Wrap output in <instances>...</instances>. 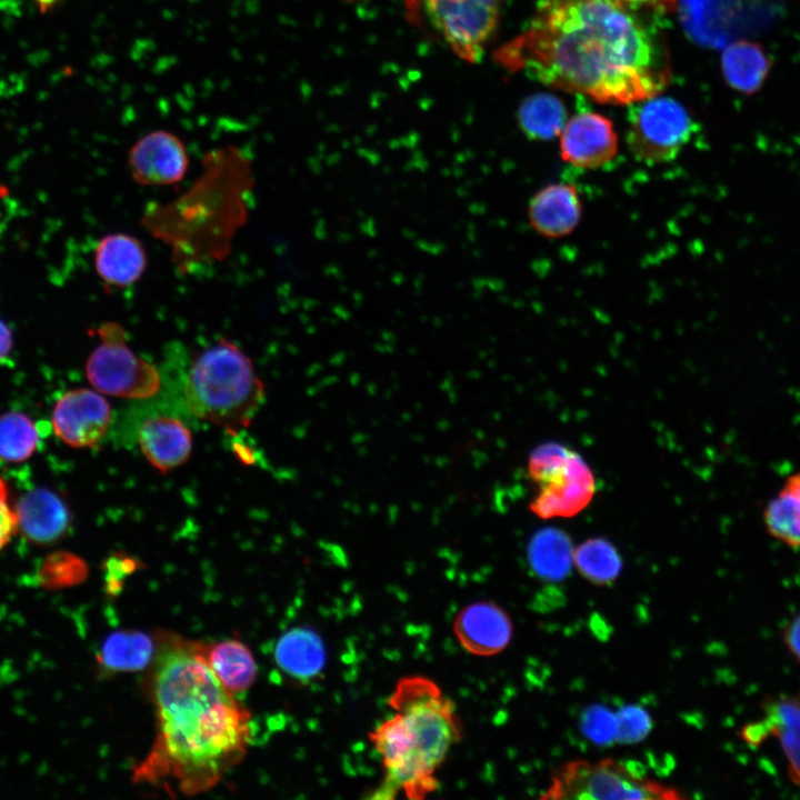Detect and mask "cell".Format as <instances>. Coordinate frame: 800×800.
Listing matches in <instances>:
<instances>
[{"label": "cell", "instance_id": "cell-1", "mask_svg": "<svg viewBox=\"0 0 800 800\" xmlns=\"http://www.w3.org/2000/svg\"><path fill=\"white\" fill-rule=\"evenodd\" d=\"M496 57L510 72L610 104L658 96L671 78L661 36L621 0H541Z\"/></svg>", "mask_w": 800, "mask_h": 800}, {"label": "cell", "instance_id": "cell-2", "mask_svg": "<svg viewBox=\"0 0 800 800\" xmlns=\"http://www.w3.org/2000/svg\"><path fill=\"white\" fill-rule=\"evenodd\" d=\"M157 734L134 781L191 796L211 789L246 753L250 714L209 668L203 646L171 639L152 678Z\"/></svg>", "mask_w": 800, "mask_h": 800}, {"label": "cell", "instance_id": "cell-3", "mask_svg": "<svg viewBox=\"0 0 800 800\" xmlns=\"http://www.w3.org/2000/svg\"><path fill=\"white\" fill-rule=\"evenodd\" d=\"M389 704L393 714L369 734L384 772L371 798L423 799L438 788L436 773L461 739L454 703L432 680L412 676L397 683Z\"/></svg>", "mask_w": 800, "mask_h": 800}, {"label": "cell", "instance_id": "cell-4", "mask_svg": "<svg viewBox=\"0 0 800 800\" xmlns=\"http://www.w3.org/2000/svg\"><path fill=\"white\" fill-rule=\"evenodd\" d=\"M264 396L251 359L232 341L220 338L196 354L186 401L198 418L234 434L249 427Z\"/></svg>", "mask_w": 800, "mask_h": 800}, {"label": "cell", "instance_id": "cell-5", "mask_svg": "<svg viewBox=\"0 0 800 800\" xmlns=\"http://www.w3.org/2000/svg\"><path fill=\"white\" fill-rule=\"evenodd\" d=\"M504 0H406L408 18L467 62L481 59Z\"/></svg>", "mask_w": 800, "mask_h": 800}, {"label": "cell", "instance_id": "cell-6", "mask_svg": "<svg viewBox=\"0 0 800 800\" xmlns=\"http://www.w3.org/2000/svg\"><path fill=\"white\" fill-rule=\"evenodd\" d=\"M542 799H681L672 787L648 779L613 759L573 760L551 774Z\"/></svg>", "mask_w": 800, "mask_h": 800}, {"label": "cell", "instance_id": "cell-7", "mask_svg": "<svg viewBox=\"0 0 800 800\" xmlns=\"http://www.w3.org/2000/svg\"><path fill=\"white\" fill-rule=\"evenodd\" d=\"M528 471L539 486L530 508L543 519L577 514L596 491L594 477L584 460L559 443L537 447L529 457Z\"/></svg>", "mask_w": 800, "mask_h": 800}, {"label": "cell", "instance_id": "cell-8", "mask_svg": "<svg viewBox=\"0 0 800 800\" xmlns=\"http://www.w3.org/2000/svg\"><path fill=\"white\" fill-rule=\"evenodd\" d=\"M97 334L100 343L86 362V376L91 386L113 397H153L161 386L159 371L131 350L126 329L116 321H106L98 327Z\"/></svg>", "mask_w": 800, "mask_h": 800}, {"label": "cell", "instance_id": "cell-9", "mask_svg": "<svg viewBox=\"0 0 800 800\" xmlns=\"http://www.w3.org/2000/svg\"><path fill=\"white\" fill-rule=\"evenodd\" d=\"M693 132L690 113L672 98L654 96L632 103L629 110L627 144L632 156L646 164L674 160Z\"/></svg>", "mask_w": 800, "mask_h": 800}, {"label": "cell", "instance_id": "cell-10", "mask_svg": "<svg viewBox=\"0 0 800 800\" xmlns=\"http://www.w3.org/2000/svg\"><path fill=\"white\" fill-rule=\"evenodd\" d=\"M111 407L100 393L84 388L64 392L52 411L56 436L72 448H92L106 436Z\"/></svg>", "mask_w": 800, "mask_h": 800}, {"label": "cell", "instance_id": "cell-11", "mask_svg": "<svg viewBox=\"0 0 800 800\" xmlns=\"http://www.w3.org/2000/svg\"><path fill=\"white\" fill-rule=\"evenodd\" d=\"M128 166L132 179L141 186H172L184 178L189 158L177 134L159 129L143 134L130 147Z\"/></svg>", "mask_w": 800, "mask_h": 800}, {"label": "cell", "instance_id": "cell-12", "mask_svg": "<svg viewBox=\"0 0 800 800\" xmlns=\"http://www.w3.org/2000/svg\"><path fill=\"white\" fill-rule=\"evenodd\" d=\"M762 718L740 730L741 739L759 747L769 737L779 741L787 760L788 777L800 787V692L768 697L761 703Z\"/></svg>", "mask_w": 800, "mask_h": 800}, {"label": "cell", "instance_id": "cell-13", "mask_svg": "<svg viewBox=\"0 0 800 800\" xmlns=\"http://www.w3.org/2000/svg\"><path fill=\"white\" fill-rule=\"evenodd\" d=\"M561 158L578 169H599L618 153L612 122L597 112H582L567 121L560 133Z\"/></svg>", "mask_w": 800, "mask_h": 800}, {"label": "cell", "instance_id": "cell-14", "mask_svg": "<svg viewBox=\"0 0 800 800\" xmlns=\"http://www.w3.org/2000/svg\"><path fill=\"white\" fill-rule=\"evenodd\" d=\"M453 632L468 652L490 657L506 649L512 638L513 626L501 607L481 601L460 610L453 621Z\"/></svg>", "mask_w": 800, "mask_h": 800}, {"label": "cell", "instance_id": "cell-15", "mask_svg": "<svg viewBox=\"0 0 800 800\" xmlns=\"http://www.w3.org/2000/svg\"><path fill=\"white\" fill-rule=\"evenodd\" d=\"M18 529L32 542L49 544L64 537L72 524V513L54 491L37 488L26 492L16 506Z\"/></svg>", "mask_w": 800, "mask_h": 800}, {"label": "cell", "instance_id": "cell-16", "mask_svg": "<svg viewBox=\"0 0 800 800\" xmlns=\"http://www.w3.org/2000/svg\"><path fill=\"white\" fill-rule=\"evenodd\" d=\"M138 443L148 462L160 473H167L190 458L192 434L179 419L159 416L142 422Z\"/></svg>", "mask_w": 800, "mask_h": 800}, {"label": "cell", "instance_id": "cell-17", "mask_svg": "<svg viewBox=\"0 0 800 800\" xmlns=\"http://www.w3.org/2000/svg\"><path fill=\"white\" fill-rule=\"evenodd\" d=\"M580 196L570 183H551L540 189L528 206V218L536 232L546 238L571 233L580 222Z\"/></svg>", "mask_w": 800, "mask_h": 800}, {"label": "cell", "instance_id": "cell-18", "mask_svg": "<svg viewBox=\"0 0 800 800\" xmlns=\"http://www.w3.org/2000/svg\"><path fill=\"white\" fill-rule=\"evenodd\" d=\"M94 269L104 284L127 288L134 284L148 267V254L134 236L114 232L106 234L94 250Z\"/></svg>", "mask_w": 800, "mask_h": 800}, {"label": "cell", "instance_id": "cell-19", "mask_svg": "<svg viewBox=\"0 0 800 800\" xmlns=\"http://www.w3.org/2000/svg\"><path fill=\"white\" fill-rule=\"evenodd\" d=\"M278 667L288 676L308 681L321 673L326 666L327 652L320 636L306 627L284 632L274 648Z\"/></svg>", "mask_w": 800, "mask_h": 800}, {"label": "cell", "instance_id": "cell-20", "mask_svg": "<svg viewBox=\"0 0 800 800\" xmlns=\"http://www.w3.org/2000/svg\"><path fill=\"white\" fill-rule=\"evenodd\" d=\"M720 61L728 86L743 94L757 93L768 79L772 66L762 44L746 39L728 44Z\"/></svg>", "mask_w": 800, "mask_h": 800}, {"label": "cell", "instance_id": "cell-21", "mask_svg": "<svg viewBox=\"0 0 800 800\" xmlns=\"http://www.w3.org/2000/svg\"><path fill=\"white\" fill-rule=\"evenodd\" d=\"M573 553L571 539L557 528L537 531L527 547V557L533 573L549 582H558L569 576Z\"/></svg>", "mask_w": 800, "mask_h": 800}, {"label": "cell", "instance_id": "cell-22", "mask_svg": "<svg viewBox=\"0 0 800 800\" xmlns=\"http://www.w3.org/2000/svg\"><path fill=\"white\" fill-rule=\"evenodd\" d=\"M206 661L232 694L244 692L257 677V664L251 651L238 640H224L203 646Z\"/></svg>", "mask_w": 800, "mask_h": 800}, {"label": "cell", "instance_id": "cell-23", "mask_svg": "<svg viewBox=\"0 0 800 800\" xmlns=\"http://www.w3.org/2000/svg\"><path fill=\"white\" fill-rule=\"evenodd\" d=\"M567 117L564 103L547 92L526 98L517 112L520 129L529 139L536 141H549L560 136Z\"/></svg>", "mask_w": 800, "mask_h": 800}, {"label": "cell", "instance_id": "cell-24", "mask_svg": "<svg viewBox=\"0 0 800 800\" xmlns=\"http://www.w3.org/2000/svg\"><path fill=\"white\" fill-rule=\"evenodd\" d=\"M154 647L151 638L140 631L110 634L99 652L100 664L110 671H137L147 667Z\"/></svg>", "mask_w": 800, "mask_h": 800}, {"label": "cell", "instance_id": "cell-25", "mask_svg": "<svg viewBox=\"0 0 800 800\" xmlns=\"http://www.w3.org/2000/svg\"><path fill=\"white\" fill-rule=\"evenodd\" d=\"M573 563L579 572L598 586L612 583L622 568L621 557L616 547L602 538L589 539L573 553Z\"/></svg>", "mask_w": 800, "mask_h": 800}, {"label": "cell", "instance_id": "cell-26", "mask_svg": "<svg viewBox=\"0 0 800 800\" xmlns=\"http://www.w3.org/2000/svg\"><path fill=\"white\" fill-rule=\"evenodd\" d=\"M39 433L33 421L24 413L8 411L0 416V459L22 462L37 450Z\"/></svg>", "mask_w": 800, "mask_h": 800}, {"label": "cell", "instance_id": "cell-27", "mask_svg": "<svg viewBox=\"0 0 800 800\" xmlns=\"http://www.w3.org/2000/svg\"><path fill=\"white\" fill-rule=\"evenodd\" d=\"M768 531L790 547H800V496L783 488L767 507Z\"/></svg>", "mask_w": 800, "mask_h": 800}, {"label": "cell", "instance_id": "cell-28", "mask_svg": "<svg viewBox=\"0 0 800 800\" xmlns=\"http://www.w3.org/2000/svg\"><path fill=\"white\" fill-rule=\"evenodd\" d=\"M580 727L584 736L596 744L608 746L617 738V714L601 704H593L583 711Z\"/></svg>", "mask_w": 800, "mask_h": 800}, {"label": "cell", "instance_id": "cell-29", "mask_svg": "<svg viewBox=\"0 0 800 800\" xmlns=\"http://www.w3.org/2000/svg\"><path fill=\"white\" fill-rule=\"evenodd\" d=\"M618 729L616 741L624 744L637 743L648 737L652 729L649 712L640 706L627 704L617 713Z\"/></svg>", "mask_w": 800, "mask_h": 800}, {"label": "cell", "instance_id": "cell-30", "mask_svg": "<svg viewBox=\"0 0 800 800\" xmlns=\"http://www.w3.org/2000/svg\"><path fill=\"white\" fill-rule=\"evenodd\" d=\"M17 529L16 509L10 504L7 483L0 476V551L9 543Z\"/></svg>", "mask_w": 800, "mask_h": 800}, {"label": "cell", "instance_id": "cell-31", "mask_svg": "<svg viewBox=\"0 0 800 800\" xmlns=\"http://www.w3.org/2000/svg\"><path fill=\"white\" fill-rule=\"evenodd\" d=\"M782 638L789 653L800 662V614L784 627Z\"/></svg>", "mask_w": 800, "mask_h": 800}, {"label": "cell", "instance_id": "cell-32", "mask_svg": "<svg viewBox=\"0 0 800 800\" xmlns=\"http://www.w3.org/2000/svg\"><path fill=\"white\" fill-rule=\"evenodd\" d=\"M12 347V331L10 327L0 319V363L10 354Z\"/></svg>", "mask_w": 800, "mask_h": 800}, {"label": "cell", "instance_id": "cell-33", "mask_svg": "<svg viewBox=\"0 0 800 800\" xmlns=\"http://www.w3.org/2000/svg\"><path fill=\"white\" fill-rule=\"evenodd\" d=\"M624 3L637 7H649L651 9L670 10L677 8L678 0H621Z\"/></svg>", "mask_w": 800, "mask_h": 800}, {"label": "cell", "instance_id": "cell-34", "mask_svg": "<svg viewBox=\"0 0 800 800\" xmlns=\"http://www.w3.org/2000/svg\"><path fill=\"white\" fill-rule=\"evenodd\" d=\"M233 452L238 457V459L244 463L249 464L254 461L250 448L242 442L233 443Z\"/></svg>", "mask_w": 800, "mask_h": 800}, {"label": "cell", "instance_id": "cell-35", "mask_svg": "<svg viewBox=\"0 0 800 800\" xmlns=\"http://www.w3.org/2000/svg\"><path fill=\"white\" fill-rule=\"evenodd\" d=\"M591 629L594 632L597 637L600 638H607V636L610 633L609 630H607V624L604 623L603 619L594 614L591 620Z\"/></svg>", "mask_w": 800, "mask_h": 800}, {"label": "cell", "instance_id": "cell-36", "mask_svg": "<svg viewBox=\"0 0 800 800\" xmlns=\"http://www.w3.org/2000/svg\"><path fill=\"white\" fill-rule=\"evenodd\" d=\"M784 487L800 496V473L792 476Z\"/></svg>", "mask_w": 800, "mask_h": 800}, {"label": "cell", "instance_id": "cell-37", "mask_svg": "<svg viewBox=\"0 0 800 800\" xmlns=\"http://www.w3.org/2000/svg\"><path fill=\"white\" fill-rule=\"evenodd\" d=\"M41 12H47L58 0H33Z\"/></svg>", "mask_w": 800, "mask_h": 800}]
</instances>
